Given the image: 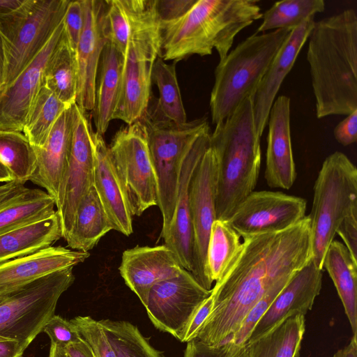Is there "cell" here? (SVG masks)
Segmentation results:
<instances>
[{
  "instance_id": "obj_1",
  "label": "cell",
  "mask_w": 357,
  "mask_h": 357,
  "mask_svg": "<svg viewBox=\"0 0 357 357\" xmlns=\"http://www.w3.org/2000/svg\"><path fill=\"white\" fill-rule=\"evenodd\" d=\"M312 258L307 216L284 230L243 239L211 289L213 307L195 340L213 347L227 344L253 305Z\"/></svg>"
},
{
  "instance_id": "obj_2",
  "label": "cell",
  "mask_w": 357,
  "mask_h": 357,
  "mask_svg": "<svg viewBox=\"0 0 357 357\" xmlns=\"http://www.w3.org/2000/svg\"><path fill=\"white\" fill-rule=\"evenodd\" d=\"M307 39L317 117L357 110L356 11L349 8L314 22Z\"/></svg>"
},
{
  "instance_id": "obj_3",
  "label": "cell",
  "mask_w": 357,
  "mask_h": 357,
  "mask_svg": "<svg viewBox=\"0 0 357 357\" xmlns=\"http://www.w3.org/2000/svg\"><path fill=\"white\" fill-rule=\"evenodd\" d=\"M257 3L254 0H196L177 17L160 21V56L176 64L192 55H210L215 49L222 60L236 35L261 18Z\"/></svg>"
},
{
  "instance_id": "obj_4",
  "label": "cell",
  "mask_w": 357,
  "mask_h": 357,
  "mask_svg": "<svg viewBox=\"0 0 357 357\" xmlns=\"http://www.w3.org/2000/svg\"><path fill=\"white\" fill-rule=\"evenodd\" d=\"M260 138L253 111V96L246 98L211 133L217 161L216 220L227 221L254 191L261 166Z\"/></svg>"
},
{
  "instance_id": "obj_5",
  "label": "cell",
  "mask_w": 357,
  "mask_h": 357,
  "mask_svg": "<svg viewBox=\"0 0 357 357\" xmlns=\"http://www.w3.org/2000/svg\"><path fill=\"white\" fill-rule=\"evenodd\" d=\"M128 4L130 29L114 119L130 125L139 120L148 107L152 71L160 55L161 40L156 0H128Z\"/></svg>"
},
{
  "instance_id": "obj_6",
  "label": "cell",
  "mask_w": 357,
  "mask_h": 357,
  "mask_svg": "<svg viewBox=\"0 0 357 357\" xmlns=\"http://www.w3.org/2000/svg\"><path fill=\"white\" fill-rule=\"evenodd\" d=\"M291 29L257 33L220 60L210 97L212 123L223 121L248 97L253 96Z\"/></svg>"
},
{
  "instance_id": "obj_7",
  "label": "cell",
  "mask_w": 357,
  "mask_h": 357,
  "mask_svg": "<svg viewBox=\"0 0 357 357\" xmlns=\"http://www.w3.org/2000/svg\"><path fill=\"white\" fill-rule=\"evenodd\" d=\"M309 215L312 261L323 270L325 253L343 219L357 207V169L343 153L326 158L315 180Z\"/></svg>"
},
{
  "instance_id": "obj_8",
  "label": "cell",
  "mask_w": 357,
  "mask_h": 357,
  "mask_svg": "<svg viewBox=\"0 0 357 357\" xmlns=\"http://www.w3.org/2000/svg\"><path fill=\"white\" fill-rule=\"evenodd\" d=\"M139 120L145 128L157 178V206L162 217V236L174 213L183 162L198 137L210 126L206 116L177 124L158 117L147 108Z\"/></svg>"
},
{
  "instance_id": "obj_9",
  "label": "cell",
  "mask_w": 357,
  "mask_h": 357,
  "mask_svg": "<svg viewBox=\"0 0 357 357\" xmlns=\"http://www.w3.org/2000/svg\"><path fill=\"white\" fill-rule=\"evenodd\" d=\"M69 0H24L17 8L0 13V34L6 71L0 93L41 51L63 20Z\"/></svg>"
},
{
  "instance_id": "obj_10",
  "label": "cell",
  "mask_w": 357,
  "mask_h": 357,
  "mask_svg": "<svg viewBox=\"0 0 357 357\" xmlns=\"http://www.w3.org/2000/svg\"><path fill=\"white\" fill-rule=\"evenodd\" d=\"M73 268L56 271L8 295L0 304V341H17L25 349L55 314L61 296L75 280Z\"/></svg>"
},
{
  "instance_id": "obj_11",
  "label": "cell",
  "mask_w": 357,
  "mask_h": 357,
  "mask_svg": "<svg viewBox=\"0 0 357 357\" xmlns=\"http://www.w3.org/2000/svg\"><path fill=\"white\" fill-rule=\"evenodd\" d=\"M108 148L132 215L157 206V178L142 121L121 128Z\"/></svg>"
},
{
  "instance_id": "obj_12",
  "label": "cell",
  "mask_w": 357,
  "mask_h": 357,
  "mask_svg": "<svg viewBox=\"0 0 357 357\" xmlns=\"http://www.w3.org/2000/svg\"><path fill=\"white\" fill-rule=\"evenodd\" d=\"M73 133L68 165L56 204L62 237L66 240L73 227L78 205L93 185V132L87 112L72 105Z\"/></svg>"
},
{
  "instance_id": "obj_13",
  "label": "cell",
  "mask_w": 357,
  "mask_h": 357,
  "mask_svg": "<svg viewBox=\"0 0 357 357\" xmlns=\"http://www.w3.org/2000/svg\"><path fill=\"white\" fill-rule=\"evenodd\" d=\"M211 293L183 268L177 276L155 284L144 307L156 328L182 342L191 316Z\"/></svg>"
},
{
  "instance_id": "obj_14",
  "label": "cell",
  "mask_w": 357,
  "mask_h": 357,
  "mask_svg": "<svg viewBox=\"0 0 357 357\" xmlns=\"http://www.w3.org/2000/svg\"><path fill=\"white\" fill-rule=\"evenodd\" d=\"M217 161L211 145L196 167L189 185V206L193 234V270L198 282L208 290L212 282L207 273L206 256L213 223L216 220Z\"/></svg>"
},
{
  "instance_id": "obj_15",
  "label": "cell",
  "mask_w": 357,
  "mask_h": 357,
  "mask_svg": "<svg viewBox=\"0 0 357 357\" xmlns=\"http://www.w3.org/2000/svg\"><path fill=\"white\" fill-rule=\"evenodd\" d=\"M304 199L268 190L253 191L226 221L243 239L284 230L305 215Z\"/></svg>"
},
{
  "instance_id": "obj_16",
  "label": "cell",
  "mask_w": 357,
  "mask_h": 357,
  "mask_svg": "<svg viewBox=\"0 0 357 357\" xmlns=\"http://www.w3.org/2000/svg\"><path fill=\"white\" fill-rule=\"evenodd\" d=\"M82 6L84 25L76 50L77 89L75 103L82 110L89 112L94 107L99 61L109 36L105 20V0H82Z\"/></svg>"
},
{
  "instance_id": "obj_17",
  "label": "cell",
  "mask_w": 357,
  "mask_h": 357,
  "mask_svg": "<svg viewBox=\"0 0 357 357\" xmlns=\"http://www.w3.org/2000/svg\"><path fill=\"white\" fill-rule=\"evenodd\" d=\"M63 30V20L37 56L0 93V129L22 132L29 108L43 84L45 67L58 45Z\"/></svg>"
},
{
  "instance_id": "obj_18",
  "label": "cell",
  "mask_w": 357,
  "mask_h": 357,
  "mask_svg": "<svg viewBox=\"0 0 357 357\" xmlns=\"http://www.w3.org/2000/svg\"><path fill=\"white\" fill-rule=\"evenodd\" d=\"M210 128L204 131L188 152L181 166L174 213L166 232L165 245L175 255L181 266L193 270V234L189 206V185L193 172L210 146Z\"/></svg>"
},
{
  "instance_id": "obj_19",
  "label": "cell",
  "mask_w": 357,
  "mask_h": 357,
  "mask_svg": "<svg viewBox=\"0 0 357 357\" xmlns=\"http://www.w3.org/2000/svg\"><path fill=\"white\" fill-rule=\"evenodd\" d=\"M90 256L62 246H50L0 264V295L8 296L50 274L74 268Z\"/></svg>"
},
{
  "instance_id": "obj_20",
  "label": "cell",
  "mask_w": 357,
  "mask_h": 357,
  "mask_svg": "<svg viewBox=\"0 0 357 357\" xmlns=\"http://www.w3.org/2000/svg\"><path fill=\"white\" fill-rule=\"evenodd\" d=\"M183 269L175 255L165 245L127 249L119 268L126 284L144 306L155 284L177 276Z\"/></svg>"
},
{
  "instance_id": "obj_21",
  "label": "cell",
  "mask_w": 357,
  "mask_h": 357,
  "mask_svg": "<svg viewBox=\"0 0 357 357\" xmlns=\"http://www.w3.org/2000/svg\"><path fill=\"white\" fill-rule=\"evenodd\" d=\"M264 177L271 188L289 190L296 178L290 130V99L280 96L270 110Z\"/></svg>"
},
{
  "instance_id": "obj_22",
  "label": "cell",
  "mask_w": 357,
  "mask_h": 357,
  "mask_svg": "<svg viewBox=\"0 0 357 357\" xmlns=\"http://www.w3.org/2000/svg\"><path fill=\"white\" fill-rule=\"evenodd\" d=\"M322 271L312 260L298 271L278 294L248 340L264 334L289 317L305 315L312 308L321 289Z\"/></svg>"
},
{
  "instance_id": "obj_23",
  "label": "cell",
  "mask_w": 357,
  "mask_h": 357,
  "mask_svg": "<svg viewBox=\"0 0 357 357\" xmlns=\"http://www.w3.org/2000/svg\"><path fill=\"white\" fill-rule=\"evenodd\" d=\"M314 17L291 30L273 59L253 97L254 120L261 137L266 128L270 110L280 86L291 70L313 27Z\"/></svg>"
},
{
  "instance_id": "obj_24",
  "label": "cell",
  "mask_w": 357,
  "mask_h": 357,
  "mask_svg": "<svg viewBox=\"0 0 357 357\" xmlns=\"http://www.w3.org/2000/svg\"><path fill=\"white\" fill-rule=\"evenodd\" d=\"M72 105L59 117L42 147H34L36 167L30 181L46 190L57 203L67 171L72 144Z\"/></svg>"
},
{
  "instance_id": "obj_25",
  "label": "cell",
  "mask_w": 357,
  "mask_h": 357,
  "mask_svg": "<svg viewBox=\"0 0 357 357\" xmlns=\"http://www.w3.org/2000/svg\"><path fill=\"white\" fill-rule=\"evenodd\" d=\"M93 186L112 229L128 236L132 231V215L112 164L103 136L93 132Z\"/></svg>"
},
{
  "instance_id": "obj_26",
  "label": "cell",
  "mask_w": 357,
  "mask_h": 357,
  "mask_svg": "<svg viewBox=\"0 0 357 357\" xmlns=\"http://www.w3.org/2000/svg\"><path fill=\"white\" fill-rule=\"evenodd\" d=\"M123 55L108 40L99 61L93 118L96 132L103 136L114 115L121 96Z\"/></svg>"
},
{
  "instance_id": "obj_27",
  "label": "cell",
  "mask_w": 357,
  "mask_h": 357,
  "mask_svg": "<svg viewBox=\"0 0 357 357\" xmlns=\"http://www.w3.org/2000/svg\"><path fill=\"white\" fill-rule=\"evenodd\" d=\"M62 237L59 214L0 234V264L50 246Z\"/></svg>"
},
{
  "instance_id": "obj_28",
  "label": "cell",
  "mask_w": 357,
  "mask_h": 357,
  "mask_svg": "<svg viewBox=\"0 0 357 357\" xmlns=\"http://www.w3.org/2000/svg\"><path fill=\"white\" fill-rule=\"evenodd\" d=\"M327 271L349 320L353 335H357V260L346 246L333 240L324 258Z\"/></svg>"
},
{
  "instance_id": "obj_29",
  "label": "cell",
  "mask_w": 357,
  "mask_h": 357,
  "mask_svg": "<svg viewBox=\"0 0 357 357\" xmlns=\"http://www.w3.org/2000/svg\"><path fill=\"white\" fill-rule=\"evenodd\" d=\"M112 227L93 186L80 201L70 232L66 239L74 250L89 252Z\"/></svg>"
},
{
  "instance_id": "obj_30",
  "label": "cell",
  "mask_w": 357,
  "mask_h": 357,
  "mask_svg": "<svg viewBox=\"0 0 357 357\" xmlns=\"http://www.w3.org/2000/svg\"><path fill=\"white\" fill-rule=\"evenodd\" d=\"M297 314L245 344L247 357H297L305 331V318Z\"/></svg>"
},
{
  "instance_id": "obj_31",
  "label": "cell",
  "mask_w": 357,
  "mask_h": 357,
  "mask_svg": "<svg viewBox=\"0 0 357 357\" xmlns=\"http://www.w3.org/2000/svg\"><path fill=\"white\" fill-rule=\"evenodd\" d=\"M43 84L64 103H75L77 89V63L75 51L65 31L43 71Z\"/></svg>"
},
{
  "instance_id": "obj_32",
  "label": "cell",
  "mask_w": 357,
  "mask_h": 357,
  "mask_svg": "<svg viewBox=\"0 0 357 357\" xmlns=\"http://www.w3.org/2000/svg\"><path fill=\"white\" fill-rule=\"evenodd\" d=\"M152 82L159 91L158 100H150L147 108L158 117L177 124L187 122L175 63H167L160 56L154 63Z\"/></svg>"
},
{
  "instance_id": "obj_33",
  "label": "cell",
  "mask_w": 357,
  "mask_h": 357,
  "mask_svg": "<svg viewBox=\"0 0 357 357\" xmlns=\"http://www.w3.org/2000/svg\"><path fill=\"white\" fill-rule=\"evenodd\" d=\"M55 201L47 192L26 188L0 211V234L45 218L56 211Z\"/></svg>"
},
{
  "instance_id": "obj_34",
  "label": "cell",
  "mask_w": 357,
  "mask_h": 357,
  "mask_svg": "<svg viewBox=\"0 0 357 357\" xmlns=\"http://www.w3.org/2000/svg\"><path fill=\"white\" fill-rule=\"evenodd\" d=\"M71 105L60 100L42 84L26 115L23 134L34 147L45 145L60 115Z\"/></svg>"
},
{
  "instance_id": "obj_35",
  "label": "cell",
  "mask_w": 357,
  "mask_h": 357,
  "mask_svg": "<svg viewBox=\"0 0 357 357\" xmlns=\"http://www.w3.org/2000/svg\"><path fill=\"white\" fill-rule=\"evenodd\" d=\"M0 161L13 181L24 185L30 181L36 167L34 148L18 131L0 129Z\"/></svg>"
},
{
  "instance_id": "obj_36",
  "label": "cell",
  "mask_w": 357,
  "mask_h": 357,
  "mask_svg": "<svg viewBox=\"0 0 357 357\" xmlns=\"http://www.w3.org/2000/svg\"><path fill=\"white\" fill-rule=\"evenodd\" d=\"M325 9L323 0H284L275 2L264 13L257 33L269 30L294 29Z\"/></svg>"
},
{
  "instance_id": "obj_37",
  "label": "cell",
  "mask_w": 357,
  "mask_h": 357,
  "mask_svg": "<svg viewBox=\"0 0 357 357\" xmlns=\"http://www.w3.org/2000/svg\"><path fill=\"white\" fill-rule=\"evenodd\" d=\"M116 357H165L152 347L138 328L126 321H98Z\"/></svg>"
},
{
  "instance_id": "obj_38",
  "label": "cell",
  "mask_w": 357,
  "mask_h": 357,
  "mask_svg": "<svg viewBox=\"0 0 357 357\" xmlns=\"http://www.w3.org/2000/svg\"><path fill=\"white\" fill-rule=\"evenodd\" d=\"M240 236L226 221L213 223L207 248L206 266L209 280H218L241 246Z\"/></svg>"
},
{
  "instance_id": "obj_39",
  "label": "cell",
  "mask_w": 357,
  "mask_h": 357,
  "mask_svg": "<svg viewBox=\"0 0 357 357\" xmlns=\"http://www.w3.org/2000/svg\"><path fill=\"white\" fill-rule=\"evenodd\" d=\"M105 20L109 40L123 55L130 29L128 0H105Z\"/></svg>"
},
{
  "instance_id": "obj_40",
  "label": "cell",
  "mask_w": 357,
  "mask_h": 357,
  "mask_svg": "<svg viewBox=\"0 0 357 357\" xmlns=\"http://www.w3.org/2000/svg\"><path fill=\"white\" fill-rule=\"evenodd\" d=\"M74 324L95 357H116L115 353L98 321L89 316H78L70 320Z\"/></svg>"
},
{
  "instance_id": "obj_41",
  "label": "cell",
  "mask_w": 357,
  "mask_h": 357,
  "mask_svg": "<svg viewBox=\"0 0 357 357\" xmlns=\"http://www.w3.org/2000/svg\"><path fill=\"white\" fill-rule=\"evenodd\" d=\"M43 332L50 337L51 345L62 349L82 340L76 326L59 315L54 314L46 323Z\"/></svg>"
},
{
  "instance_id": "obj_42",
  "label": "cell",
  "mask_w": 357,
  "mask_h": 357,
  "mask_svg": "<svg viewBox=\"0 0 357 357\" xmlns=\"http://www.w3.org/2000/svg\"><path fill=\"white\" fill-rule=\"evenodd\" d=\"M63 25L68 43L76 52L84 25L82 0L69 1L63 19Z\"/></svg>"
},
{
  "instance_id": "obj_43",
  "label": "cell",
  "mask_w": 357,
  "mask_h": 357,
  "mask_svg": "<svg viewBox=\"0 0 357 357\" xmlns=\"http://www.w3.org/2000/svg\"><path fill=\"white\" fill-rule=\"evenodd\" d=\"M336 234L342 238L354 259L357 260V207L354 208L343 219Z\"/></svg>"
},
{
  "instance_id": "obj_44",
  "label": "cell",
  "mask_w": 357,
  "mask_h": 357,
  "mask_svg": "<svg viewBox=\"0 0 357 357\" xmlns=\"http://www.w3.org/2000/svg\"><path fill=\"white\" fill-rule=\"evenodd\" d=\"M213 303V298L210 295L195 310L188 323L182 342L195 340L198 331L211 313Z\"/></svg>"
},
{
  "instance_id": "obj_45",
  "label": "cell",
  "mask_w": 357,
  "mask_h": 357,
  "mask_svg": "<svg viewBox=\"0 0 357 357\" xmlns=\"http://www.w3.org/2000/svg\"><path fill=\"white\" fill-rule=\"evenodd\" d=\"M334 137L342 146H349L357 139V110L347 115L335 128Z\"/></svg>"
},
{
  "instance_id": "obj_46",
  "label": "cell",
  "mask_w": 357,
  "mask_h": 357,
  "mask_svg": "<svg viewBox=\"0 0 357 357\" xmlns=\"http://www.w3.org/2000/svg\"><path fill=\"white\" fill-rule=\"evenodd\" d=\"M196 0H156V10L160 21H167L188 10Z\"/></svg>"
},
{
  "instance_id": "obj_47",
  "label": "cell",
  "mask_w": 357,
  "mask_h": 357,
  "mask_svg": "<svg viewBox=\"0 0 357 357\" xmlns=\"http://www.w3.org/2000/svg\"><path fill=\"white\" fill-rule=\"evenodd\" d=\"M227 347L228 344L220 347H213L197 340H193L187 342L183 357H223Z\"/></svg>"
},
{
  "instance_id": "obj_48",
  "label": "cell",
  "mask_w": 357,
  "mask_h": 357,
  "mask_svg": "<svg viewBox=\"0 0 357 357\" xmlns=\"http://www.w3.org/2000/svg\"><path fill=\"white\" fill-rule=\"evenodd\" d=\"M26 188L15 181L0 185V211L12 202Z\"/></svg>"
},
{
  "instance_id": "obj_49",
  "label": "cell",
  "mask_w": 357,
  "mask_h": 357,
  "mask_svg": "<svg viewBox=\"0 0 357 357\" xmlns=\"http://www.w3.org/2000/svg\"><path fill=\"white\" fill-rule=\"evenodd\" d=\"M63 350L68 357H95L88 344L82 339L69 344Z\"/></svg>"
},
{
  "instance_id": "obj_50",
  "label": "cell",
  "mask_w": 357,
  "mask_h": 357,
  "mask_svg": "<svg viewBox=\"0 0 357 357\" xmlns=\"http://www.w3.org/2000/svg\"><path fill=\"white\" fill-rule=\"evenodd\" d=\"M25 349L13 340L0 341V357H22Z\"/></svg>"
},
{
  "instance_id": "obj_51",
  "label": "cell",
  "mask_w": 357,
  "mask_h": 357,
  "mask_svg": "<svg viewBox=\"0 0 357 357\" xmlns=\"http://www.w3.org/2000/svg\"><path fill=\"white\" fill-rule=\"evenodd\" d=\"M332 357H357V335H353L349 343L337 350Z\"/></svg>"
},
{
  "instance_id": "obj_52",
  "label": "cell",
  "mask_w": 357,
  "mask_h": 357,
  "mask_svg": "<svg viewBox=\"0 0 357 357\" xmlns=\"http://www.w3.org/2000/svg\"><path fill=\"white\" fill-rule=\"evenodd\" d=\"M223 357H247L245 344H228L227 351Z\"/></svg>"
},
{
  "instance_id": "obj_53",
  "label": "cell",
  "mask_w": 357,
  "mask_h": 357,
  "mask_svg": "<svg viewBox=\"0 0 357 357\" xmlns=\"http://www.w3.org/2000/svg\"><path fill=\"white\" fill-rule=\"evenodd\" d=\"M24 0H0V13H6L19 8Z\"/></svg>"
},
{
  "instance_id": "obj_54",
  "label": "cell",
  "mask_w": 357,
  "mask_h": 357,
  "mask_svg": "<svg viewBox=\"0 0 357 357\" xmlns=\"http://www.w3.org/2000/svg\"><path fill=\"white\" fill-rule=\"evenodd\" d=\"M6 71V56L3 40L0 34V90L3 87Z\"/></svg>"
},
{
  "instance_id": "obj_55",
  "label": "cell",
  "mask_w": 357,
  "mask_h": 357,
  "mask_svg": "<svg viewBox=\"0 0 357 357\" xmlns=\"http://www.w3.org/2000/svg\"><path fill=\"white\" fill-rule=\"evenodd\" d=\"M13 178L8 169L0 161V183L13 181Z\"/></svg>"
},
{
  "instance_id": "obj_56",
  "label": "cell",
  "mask_w": 357,
  "mask_h": 357,
  "mask_svg": "<svg viewBox=\"0 0 357 357\" xmlns=\"http://www.w3.org/2000/svg\"><path fill=\"white\" fill-rule=\"evenodd\" d=\"M48 357H68L63 349L50 345Z\"/></svg>"
},
{
  "instance_id": "obj_57",
  "label": "cell",
  "mask_w": 357,
  "mask_h": 357,
  "mask_svg": "<svg viewBox=\"0 0 357 357\" xmlns=\"http://www.w3.org/2000/svg\"><path fill=\"white\" fill-rule=\"evenodd\" d=\"M7 296H1V295H0V304H1V303H3V302L6 300V298H7Z\"/></svg>"
},
{
  "instance_id": "obj_58",
  "label": "cell",
  "mask_w": 357,
  "mask_h": 357,
  "mask_svg": "<svg viewBox=\"0 0 357 357\" xmlns=\"http://www.w3.org/2000/svg\"><path fill=\"white\" fill-rule=\"evenodd\" d=\"M297 357H300V356H297Z\"/></svg>"
}]
</instances>
